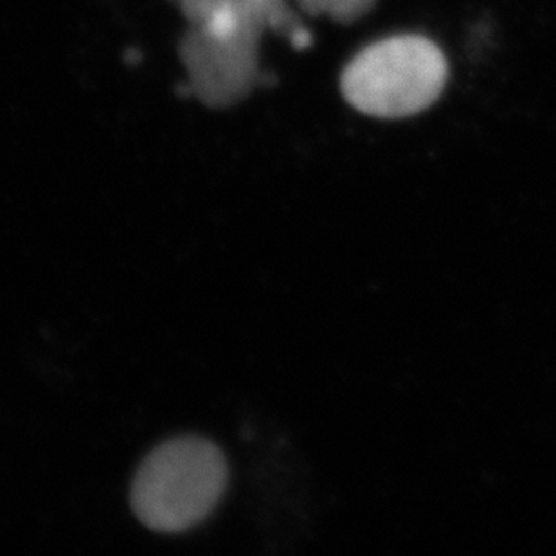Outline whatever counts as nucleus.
I'll list each match as a JSON object with an SVG mask.
<instances>
[{
  "mask_svg": "<svg viewBox=\"0 0 556 556\" xmlns=\"http://www.w3.org/2000/svg\"><path fill=\"white\" fill-rule=\"evenodd\" d=\"M227 462L204 438L185 435L148 454L131 486L137 519L159 533L188 531L210 517L227 489Z\"/></svg>",
  "mask_w": 556,
  "mask_h": 556,
  "instance_id": "obj_2",
  "label": "nucleus"
},
{
  "mask_svg": "<svg viewBox=\"0 0 556 556\" xmlns=\"http://www.w3.org/2000/svg\"><path fill=\"white\" fill-rule=\"evenodd\" d=\"M448 62L424 35H394L358 51L341 74L342 98L361 114L405 119L440 100Z\"/></svg>",
  "mask_w": 556,
  "mask_h": 556,
  "instance_id": "obj_3",
  "label": "nucleus"
},
{
  "mask_svg": "<svg viewBox=\"0 0 556 556\" xmlns=\"http://www.w3.org/2000/svg\"><path fill=\"white\" fill-rule=\"evenodd\" d=\"M180 8L191 24L180 59L189 78L213 92L237 94L260 81L257 43L265 29L281 33L295 49L312 43L287 0H180Z\"/></svg>",
  "mask_w": 556,
  "mask_h": 556,
  "instance_id": "obj_1",
  "label": "nucleus"
},
{
  "mask_svg": "<svg viewBox=\"0 0 556 556\" xmlns=\"http://www.w3.org/2000/svg\"><path fill=\"white\" fill-rule=\"evenodd\" d=\"M298 4L306 15H326L339 24H353L371 13L377 0H298Z\"/></svg>",
  "mask_w": 556,
  "mask_h": 556,
  "instance_id": "obj_4",
  "label": "nucleus"
}]
</instances>
